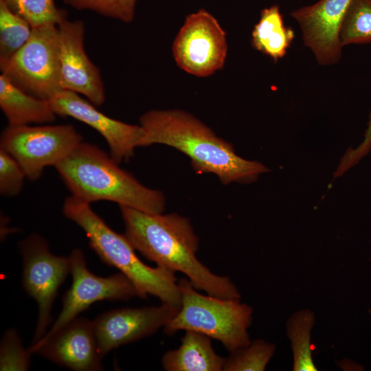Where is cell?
Segmentation results:
<instances>
[{"label": "cell", "instance_id": "d4e9b609", "mask_svg": "<svg viewBox=\"0 0 371 371\" xmlns=\"http://www.w3.org/2000/svg\"><path fill=\"white\" fill-rule=\"evenodd\" d=\"M31 352L25 350L14 330H9L4 335L1 344V370H27L30 365Z\"/></svg>", "mask_w": 371, "mask_h": 371}, {"label": "cell", "instance_id": "484cf974", "mask_svg": "<svg viewBox=\"0 0 371 371\" xmlns=\"http://www.w3.org/2000/svg\"><path fill=\"white\" fill-rule=\"evenodd\" d=\"M25 173L18 161L0 148V193L6 197L18 195L23 186Z\"/></svg>", "mask_w": 371, "mask_h": 371}, {"label": "cell", "instance_id": "e0dca14e", "mask_svg": "<svg viewBox=\"0 0 371 371\" xmlns=\"http://www.w3.org/2000/svg\"><path fill=\"white\" fill-rule=\"evenodd\" d=\"M225 359L214 350L210 337L186 330L179 347L167 351L161 363L167 371H221Z\"/></svg>", "mask_w": 371, "mask_h": 371}, {"label": "cell", "instance_id": "603a6c76", "mask_svg": "<svg viewBox=\"0 0 371 371\" xmlns=\"http://www.w3.org/2000/svg\"><path fill=\"white\" fill-rule=\"evenodd\" d=\"M14 13L27 21L32 28L58 25L67 16L65 10L56 7L54 0H1Z\"/></svg>", "mask_w": 371, "mask_h": 371}, {"label": "cell", "instance_id": "5b68a950", "mask_svg": "<svg viewBox=\"0 0 371 371\" xmlns=\"http://www.w3.org/2000/svg\"><path fill=\"white\" fill-rule=\"evenodd\" d=\"M178 284L181 306L164 326L166 334L196 331L219 341L229 352L249 344L247 329L253 314L250 306L240 300L201 294L187 278L178 280Z\"/></svg>", "mask_w": 371, "mask_h": 371}, {"label": "cell", "instance_id": "83f0119b", "mask_svg": "<svg viewBox=\"0 0 371 371\" xmlns=\"http://www.w3.org/2000/svg\"><path fill=\"white\" fill-rule=\"evenodd\" d=\"M368 312L371 315V308H368Z\"/></svg>", "mask_w": 371, "mask_h": 371}, {"label": "cell", "instance_id": "7a4b0ae2", "mask_svg": "<svg viewBox=\"0 0 371 371\" xmlns=\"http://www.w3.org/2000/svg\"><path fill=\"white\" fill-rule=\"evenodd\" d=\"M140 147L164 144L186 155L199 173H212L227 185L251 183L269 171L262 164L238 156L233 146L193 115L182 110H150L139 118Z\"/></svg>", "mask_w": 371, "mask_h": 371}, {"label": "cell", "instance_id": "30bf717a", "mask_svg": "<svg viewBox=\"0 0 371 371\" xmlns=\"http://www.w3.org/2000/svg\"><path fill=\"white\" fill-rule=\"evenodd\" d=\"M69 258L71 286L64 296L62 310L58 318L40 340L52 336L98 301L126 300L139 297L134 284L122 273L100 277L90 272L80 249H74Z\"/></svg>", "mask_w": 371, "mask_h": 371}, {"label": "cell", "instance_id": "277c9868", "mask_svg": "<svg viewBox=\"0 0 371 371\" xmlns=\"http://www.w3.org/2000/svg\"><path fill=\"white\" fill-rule=\"evenodd\" d=\"M63 213L82 229L90 247L104 262L118 269L132 282L139 297L151 295L161 303L180 308L181 297L175 272L143 262L126 236L110 228L90 203L71 195L63 202Z\"/></svg>", "mask_w": 371, "mask_h": 371}, {"label": "cell", "instance_id": "4fadbf2b", "mask_svg": "<svg viewBox=\"0 0 371 371\" xmlns=\"http://www.w3.org/2000/svg\"><path fill=\"white\" fill-rule=\"evenodd\" d=\"M179 309L161 303L157 306L116 308L100 315L93 322L101 356L104 357L112 349L154 334Z\"/></svg>", "mask_w": 371, "mask_h": 371}, {"label": "cell", "instance_id": "7c38bea8", "mask_svg": "<svg viewBox=\"0 0 371 371\" xmlns=\"http://www.w3.org/2000/svg\"><path fill=\"white\" fill-rule=\"evenodd\" d=\"M49 101L56 115L73 117L98 131L108 144L111 157L117 163L130 159L135 149L140 147L144 136L140 125L111 118L73 91L62 90Z\"/></svg>", "mask_w": 371, "mask_h": 371}, {"label": "cell", "instance_id": "ba28073f", "mask_svg": "<svg viewBox=\"0 0 371 371\" xmlns=\"http://www.w3.org/2000/svg\"><path fill=\"white\" fill-rule=\"evenodd\" d=\"M23 256V286L38 306L33 344L45 334L51 322V311L58 288L70 273L69 257L53 254L47 242L33 234L19 243Z\"/></svg>", "mask_w": 371, "mask_h": 371}, {"label": "cell", "instance_id": "8992f818", "mask_svg": "<svg viewBox=\"0 0 371 371\" xmlns=\"http://www.w3.org/2000/svg\"><path fill=\"white\" fill-rule=\"evenodd\" d=\"M0 69L2 74L25 92L51 100L62 91L58 25L32 28L25 44L8 60L0 62Z\"/></svg>", "mask_w": 371, "mask_h": 371}, {"label": "cell", "instance_id": "52a82bcc", "mask_svg": "<svg viewBox=\"0 0 371 371\" xmlns=\"http://www.w3.org/2000/svg\"><path fill=\"white\" fill-rule=\"evenodd\" d=\"M83 141L71 124L11 126L3 130L0 148L20 164L26 178L36 181L45 167L55 166Z\"/></svg>", "mask_w": 371, "mask_h": 371}, {"label": "cell", "instance_id": "9a60e30c", "mask_svg": "<svg viewBox=\"0 0 371 371\" xmlns=\"http://www.w3.org/2000/svg\"><path fill=\"white\" fill-rule=\"evenodd\" d=\"M351 0H320L291 13L297 22L304 44L323 65L337 63L341 48L339 29Z\"/></svg>", "mask_w": 371, "mask_h": 371}, {"label": "cell", "instance_id": "9c48e42d", "mask_svg": "<svg viewBox=\"0 0 371 371\" xmlns=\"http://www.w3.org/2000/svg\"><path fill=\"white\" fill-rule=\"evenodd\" d=\"M227 52L225 31L204 9L187 16L172 45L179 67L198 77H207L222 69Z\"/></svg>", "mask_w": 371, "mask_h": 371}, {"label": "cell", "instance_id": "8fae6325", "mask_svg": "<svg viewBox=\"0 0 371 371\" xmlns=\"http://www.w3.org/2000/svg\"><path fill=\"white\" fill-rule=\"evenodd\" d=\"M59 36L60 85L62 90L80 94L95 106L105 100L104 84L99 69L88 57L85 47V24L67 16L58 25Z\"/></svg>", "mask_w": 371, "mask_h": 371}, {"label": "cell", "instance_id": "44dd1931", "mask_svg": "<svg viewBox=\"0 0 371 371\" xmlns=\"http://www.w3.org/2000/svg\"><path fill=\"white\" fill-rule=\"evenodd\" d=\"M32 27L0 0V62L11 58L27 41Z\"/></svg>", "mask_w": 371, "mask_h": 371}, {"label": "cell", "instance_id": "d6986e66", "mask_svg": "<svg viewBox=\"0 0 371 371\" xmlns=\"http://www.w3.org/2000/svg\"><path fill=\"white\" fill-rule=\"evenodd\" d=\"M314 313L308 309L292 314L286 323V333L293 352L294 371H317L311 345V331L314 326Z\"/></svg>", "mask_w": 371, "mask_h": 371}, {"label": "cell", "instance_id": "ac0fdd59", "mask_svg": "<svg viewBox=\"0 0 371 371\" xmlns=\"http://www.w3.org/2000/svg\"><path fill=\"white\" fill-rule=\"evenodd\" d=\"M293 38V30L284 25L279 6L274 5L262 10L252 31L251 45L277 61L285 56Z\"/></svg>", "mask_w": 371, "mask_h": 371}, {"label": "cell", "instance_id": "3957f363", "mask_svg": "<svg viewBox=\"0 0 371 371\" xmlns=\"http://www.w3.org/2000/svg\"><path fill=\"white\" fill-rule=\"evenodd\" d=\"M54 167L71 195L89 203L108 201L150 214L165 210L162 192L142 184L96 145L82 141Z\"/></svg>", "mask_w": 371, "mask_h": 371}, {"label": "cell", "instance_id": "7402d4cb", "mask_svg": "<svg viewBox=\"0 0 371 371\" xmlns=\"http://www.w3.org/2000/svg\"><path fill=\"white\" fill-rule=\"evenodd\" d=\"M275 350L272 343L260 339L251 341L225 357L223 371H263Z\"/></svg>", "mask_w": 371, "mask_h": 371}, {"label": "cell", "instance_id": "5bb4252c", "mask_svg": "<svg viewBox=\"0 0 371 371\" xmlns=\"http://www.w3.org/2000/svg\"><path fill=\"white\" fill-rule=\"evenodd\" d=\"M28 350L76 371L103 369L93 322L83 317L74 318L52 336L32 344Z\"/></svg>", "mask_w": 371, "mask_h": 371}, {"label": "cell", "instance_id": "6da1fadb", "mask_svg": "<svg viewBox=\"0 0 371 371\" xmlns=\"http://www.w3.org/2000/svg\"><path fill=\"white\" fill-rule=\"evenodd\" d=\"M124 235L148 260L187 276L193 286L207 294L240 300V294L226 276L213 273L199 260V238L188 218L177 213L150 214L119 206Z\"/></svg>", "mask_w": 371, "mask_h": 371}, {"label": "cell", "instance_id": "cb8c5ba5", "mask_svg": "<svg viewBox=\"0 0 371 371\" xmlns=\"http://www.w3.org/2000/svg\"><path fill=\"white\" fill-rule=\"evenodd\" d=\"M78 10H91L100 15L129 23L134 19L137 0H63Z\"/></svg>", "mask_w": 371, "mask_h": 371}, {"label": "cell", "instance_id": "4316f807", "mask_svg": "<svg viewBox=\"0 0 371 371\" xmlns=\"http://www.w3.org/2000/svg\"><path fill=\"white\" fill-rule=\"evenodd\" d=\"M371 150V113L362 142L355 148H350L341 160V165L347 169L356 165Z\"/></svg>", "mask_w": 371, "mask_h": 371}, {"label": "cell", "instance_id": "ffe728a7", "mask_svg": "<svg viewBox=\"0 0 371 371\" xmlns=\"http://www.w3.org/2000/svg\"><path fill=\"white\" fill-rule=\"evenodd\" d=\"M339 37L342 47L371 43V0H351Z\"/></svg>", "mask_w": 371, "mask_h": 371}, {"label": "cell", "instance_id": "2e32d148", "mask_svg": "<svg viewBox=\"0 0 371 371\" xmlns=\"http://www.w3.org/2000/svg\"><path fill=\"white\" fill-rule=\"evenodd\" d=\"M0 108L8 125L11 126L49 124L56 117L49 100L25 92L2 74L0 75Z\"/></svg>", "mask_w": 371, "mask_h": 371}]
</instances>
